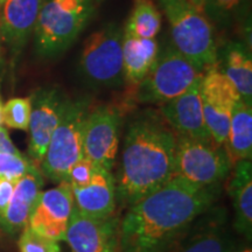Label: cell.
<instances>
[{"mask_svg":"<svg viewBox=\"0 0 252 252\" xmlns=\"http://www.w3.org/2000/svg\"><path fill=\"white\" fill-rule=\"evenodd\" d=\"M159 54L156 39H143L123 33V67L125 84L135 89L152 68Z\"/></svg>","mask_w":252,"mask_h":252,"instance_id":"20","label":"cell"},{"mask_svg":"<svg viewBox=\"0 0 252 252\" xmlns=\"http://www.w3.org/2000/svg\"><path fill=\"white\" fill-rule=\"evenodd\" d=\"M70 98L55 87L40 88L31 96L32 112L30 119L28 152L35 165H41L47 147L61 122Z\"/></svg>","mask_w":252,"mask_h":252,"instance_id":"12","label":"cell"},{"mask_svg":"<svg viewBox=\"0 0 252 252\" xmlns=\"http://www.w3.org/2000/svg\"><path fill=\"white\" fill-rule=\"evenodd\" d=\"M93 106L90 96L69 100L64 115L55 128L41 162V173L55 184L67 181L72 163L83 157L84 125Z\"/></svg>","mask_w":252,"mask_h":252,"instance_id":"6","label":"cell"},{"mask_svg":"<svg viewBox=\"0 0 252 252\" xmlns=\"http://www.w3.org/2000/svg\"><path fill=\"white\" fill-rule=\"evenodd\" d=\"M35 166V163L21 153H0V178L8 181L17 184Z\"/></svg>","mask_w":252,"mask_h":252,"instance_id":"25","label":"cell"},{"mask_svg":"<svg viewBox=\"0 0 252 252\" xmlns=\"http://www.w3.org/2000/svg\"><path fill=\"white\" fill-rule=\"evenodd\" d=\"M123 110L115 104L91 106L83 134V157L112 172L119 149Z\"/></svg>","mask_w":252,"mask_h":252,"instance_id":"9","label":"cell"},{"mask_svg":"<svg viewBox=\"0 0 252 252\" xmlns=\"http://www.w3.org/2000/svg\"><path fill=\"white\" fill-rule=\"evenodd\" d=\"M203 75L174 47L158 54L152 68L135 88V99L145 104H163L180 96Z\"/></svg>","mask_w":252,"mask_h":252,"instance_id":"8","label":"cell"},{"mask_svg":"<svg viewBox=\"0 0 252 252\" xmlns=\"http://www.w3.org/2000/svg\"><path fill=\"white\" fill-rule=\"evenodd\" d=\"M94 1H96V2H98V1H102V0H94Z\"/></svg>","mask_w":252,"mask_h":252,"instance_id":"35","label":"cell"},{"mask_svg":"<svg viewBox=\"0 0 252 252\" xmlns=\"http://www.w3.org/2000/svg\"><path fill=\"white\" fill-rule=\"evenodd\" d=\"M225 151L232 165L252 157V106L242 99L235 103L226 138Z\"/></svg>","mask_w":252,"mask_h":252,"instance_id":"21","label":"cell"},{"mask_svg":"<svg viewBox=\"0 0 252 252\" xmlns=\"http://www.w3.org/2000/svg\"><path fill=\"white\" fill-rule=\"evenodd\" d=\"M222 186L197 187L172 178L128 207L119 222L118 252H165L204 210L216 203Z\"/></svg>","mask_w":252,"mask_h":252,"instance_id":"1","label":"cell"},{"mask_svg":"<svg viewBox=\"0 0 252 252\" xmlns=\"http://www.w3.org/2000/svg\"><path fill=\"white\" fill-rule=\"evenodd\" d=\"M245 0H206L203 12L207 17L219 21L229 18L230 14L237 11Z\"/></svg>","mask_w":252,"mask_h":252,"instance_id":"28","label":"cell"},{"mask_svg":"<svg viewBox=\"0 0 252 252\" xmlns=\"http://www.w3.org/2000/svg\"><path fill=\"white\" fill-rule=\"evenodd\" d=\"M123 33L118 25H108L84 42L78 69L82 80L91 89H119L125 84Z\"/></svg>","mask_w":252,"mask_h":252,"instance_id":"5","label":"cell"},{"mask_svg":"<svg viewBox=\"0 0 252 252\" xmlns=\"http://www.w3.org/2000/svg\"><path fill=\"white\" fill-rule=\"evenodd\" d=\"M31 112V96L8 99L2 108V124L9 128L27 131L30 126Z\"/></svg>","mask_w":252,"mask_h":252,"instance_id":"24","label":"cell"},{"mask_svg":"<svg viewBox=\"0 0 252 252\" xmlns=\"http://www.w3.org/2000/svg\"><path fill=\"white\" fill-rule=\"evenodd\" d=\"M74 206L84 215L105 219L116 209V179L112 172L97 166L93 180L84 187H71Z\"/></svg>","mask_w":252,"mask_h":252,"instance_id":"18","label":"cell"},{"mask_svg":"<svg viewBox=\"0 0 252 252\" xmlns=\"http://www.w3.org/2000/svg\"><path fill=\"white\" fill-rule=\"evenodd\" d=\"M159 2L169 23L174 48L200 72L216 65L215 34L204 12L188 0H159Z\"/></svg>","mask_w":252,"mask_h":252,"instance_id":"4","label":"cell"},{"mask_svg":"<svg viewBox=\"0 0 252 252\" xmlns=\"http://www.w3.org/2000/svg\"><path fill=\"white\" fill-rule=\"evenodd\" d=\"M229 195L234 206L236 234L251 242L252 237V165L241 160L232 165L229 174Z\"/></svg>","mask_w":252,"mask_h":252,"instance_id":"19","label":"cell"},{"mask_svg":"<svg viewBox=\"0 0 252 252\" xmlns=\"http://www.w3.org/2000/svg\"><path fill=\"white\" fill-rule=\"evenodd\" d=\"M72 208L74 196L71 186L67 181L60 182L55 188L41 193L28 226L52 241H64Z\"/></svg>","mask_w":252,"mask_h":252,"instance_id":"14","label":"cell"},{"mask_svg":"<svg viewBox=\"0 0 252 252\" xmlns=\"http://www.w3.org/2000/svg\"><path fill=\"white\" fill-rule=\"evenodd\" d=\"M226 151L213 141L176 134L174 176L197 187L222 186L231 172Z\"/></svg>","mask_w":252,"mask_h":252,"instance_id":"7","label":"cell"},{"mask_svg":"<svg viewBox=\"0 0 252 252\" xmlns=\"http://www.w3.org/2000/svg\"><path fill=\"white\" fill-rule=\"evenodd\" d=\"M200 94L204 121L213 143L224 149L232 109L241 96L231 81L216 65L203 71Z\"/></svg>","mask_w":252,"mask_h":252,"instance_id":"10","label":"cell"},{"mask_svg":"<svg viewBox=\"0 0 252 252\" xmlns=\"http://www.w3.org/2000/svg\"><path fill=\"white\" fill-rule=\"evenodd\" d=\"M59 242L52 241L26 226L19 238V249L20 252H54L60 250Z\"/></svg>","mask_w":252,"mask_h":252,"instance_id":"26","label":"cell"},{"mask_svg":"<svg viewBox=\"0 0 252 252\" xmlns=\"http://www.w3.org/2000/svg\"><path fill=\"white\" fill-rule=\"evenodd\" d=\"M118 217L94 219L74 206L64 241L72 252H118Z\"/></svg>","mask_w":252,"mask_h":252,"instance_id":"13","label":"cell"},{"mask_svg":"<svg viewBox=\"0 0 252 252\" xmlns=\"http://www.w3.org/2000/svg\"><path fill=\"white\" fill-rule=\"evenodd\" d=\"M43 178L37 166L17 184L11 200L0 214V226L9 235H15L28 225L34 207L42 193Z\"/></svg>","mask_w":252,"mask_h":252,"instance_id":"17","label":"cell"},{"mask_svg":"<svg viewBox=\"0 0 252 252\" xmlns=\"http://www.w3.org/2000/svg\"><path fill=\"white\" fill-rule=\"evenodd\" d=\"M15 182L8 181L6 179L0 178V214L5 210L7 204L13 195Z\"/></svg>","mask_w":252,"mask_h":252,"instance_id":"29","label":"cell"},{"mask_svg":"<svg viewBox=\"0 0 252 252\" xmlns=\"http://www.w3.org/2000/svg\"><path fill=\"white\" fill-rule=\"evenodd\" d=\"M231 81L241 99L252 106V59L248 47L241 42L226 45L223 55V69H220Z\"/></svg>","mask_w":252,"mask_h":252,"instance_id":"22","label":"cell"},{"mask_svg":"<svg viewBox=\"0 0 252 252\" xmlns=\"http://www.w3.org/2000/svg\"><path fill=\"white\" fill-rule=\"evenodd\" d=\"M236 242L226 209L213 204L165 252H229Z\"/></svg>","mask_w":252,"mask_h":252,"instance_id":"11","label":"cell"},{"mask_svg":"<svg viewBox=\"0 0 252 252\" xmlns=\"http://www.w3.org/2000/svg\"><path fill=\"white\" fill-rule=\"evenodd\" d=\"M0 41H1V39H0Z\"/></svg>","mask_w":252,"mask_h":252,"instance_id":"37","label":"cell"},{"mask_svg":"<svg viewBox=\"0 0 252 252\" xmlns=\"http://www.w3.org/2000/svg\"><path fill=\"white\" fill-rule=\"evenodd\" d=\"M43 0H5L0 7V39L12 56L26 46L40 13Z\"/></svg>","mask_w":252,"mask_h":252,"instance_id":"16","label":"cell"},{"mask_svg":"<svg viewBox=\"0 0 252 252\" xmlns=\"http://www.w3.org/2000/svg\"><path fill=\"white\" fill-rule=\"evenodd\" d=\"M94 0H43L34 27V46L42 59L62 55L93 18Z\"/></svg>","mask_w":252,"mask_h":252,"instance_id":"3","label":"cell"},{"mask_svg":"<svg viewBox=\"0 0 252 252\" xmlns=\"http://www.w3.org/2000/svg\"><path fill=\"white\" fill-rule=\"evenodd\" d=\"M54 252H61L60 250H56V251H54Z\"/></svg>","mask_w":252,"mask_h":252,"instance_id":"36","label":"cell"},{"mask_svg":"<svg viewBox=\"0 0 252 252\" xmlns=\"http://www.w3.org/2000/svg\"><path fill=\"white\" fill-rule=\"evenodd\" d=\"M0 153H20L17 147H15V145L12 143L7 130L5 127H2L1 125H0Z\"/></svg>","mask_w":252,"mask_h":252,"instance_id":"30","label":"cell"},{"mask_svg":"<svg viewBox=\"0 0 252 252\" xmlns=\"http://www.w3.org/2000/svg\"><path fill=\"white\" fill-rule=\"evenodd\" d=\"M2 108H4V105H2L1 96H0V125H2Z\"/></svg>","mask_w":252,"mask_h":252,"instance_id":"33","label":"cell"},{"mask_svg":"<svg viewBox=\"0 0 252 252\" xmlns=\"http://www.w3.org/2000/svg\"><path fill=\"white\" fill-rule=\"evenodd\" d=\"M96 168V163H94L88 158L82 157L68 169L67 182L70 184L71 187H84L93 180Z\"/></svg>","mask_w":252,"mask_h":252,"instance_id":"27","label":"cell"},{"mask_svg":"<svg viewBox=\"0 0 252 252\" xmlns=\"http://www.w3.org/2000/svg\"><path fill=\"white\" fill-rule=\"evenodd\" d=\"M201 76L184 94L161 104L160 113L176 134L193 139L213 141L206 125L201 100Z\"/></svg>","mask_w":252,"mask_h":252,"instance_id":"15","label":"cell"},{"mask_svg":"<svg viewBox=\"0 0 252 252\" xmlns=\"http://www.w3.org/2000/svg\"><path fill=\"white\" fill-rule=\"evenodd\" d=\"M161 30V13L152 0H134L127 23L123 31L143 39H154Z\"/></svg>","mask_w":252,"mask_h":252,"instance_id":"23","label":"cell"},{"mask_svg":"<svg viewBox=\"0 0 252 252\" xmlns=\"http://www.w3.org/2000/svg\"><path fill=\"white\" fill-rule=\"evenodd\" d=\"M176 133L160 111L143 110L128 123L116 196L125 206L141 200L174 178Z\"/></svg>","mask_w":252,"mask_h":252,"instance_id":"2","label":"cell"},{"mask_svg":"<svg viewBox=\"0 0 252 252\" xmlns=\"http://www.w3.org/2000/svg\"><path fill=\"white\" fill-rule=\"evenodd\" d=\"M189 2H190L191 5H194L195 7L197 9H200V11L203 12V7H204V1L206 0H188Z\"/></svg>","mask_w":252,"mask_h":252,"instance_id":"32","label":"cell"},{"mask_svg":"<svg viewBox=\"0 0 252 252\" xmlns=\"http://www.w3.org/2000/svg\"><path fill=\"white\" fill-rule=\"evenodd\" d=\"M4 1H5V0H0V7H1V5L4 4Z\"/></svg>","mask_w":252,"mask_h":252,"instance_id":"34","label":"cell"},{"mask_svg":"<svg viewBox=\"0 0 252 252\" xmlns=\"http://www.w3.org/2000/svg\"><path fill=\"white\" fill-rule=\"evenodd\" d=\"M229 252H252L251 242L247 241V239H244V242L237 241Z\"/></svg>","mask_w":252,"mask_h":252,"instance_id":"31","label":"cell"}]
</instances>
